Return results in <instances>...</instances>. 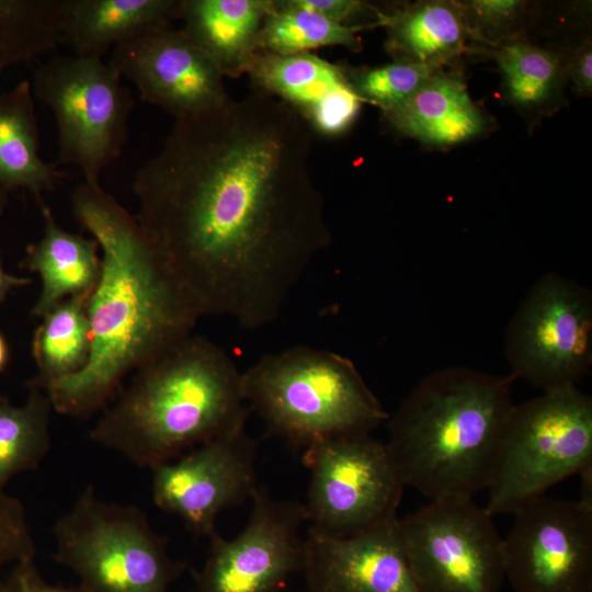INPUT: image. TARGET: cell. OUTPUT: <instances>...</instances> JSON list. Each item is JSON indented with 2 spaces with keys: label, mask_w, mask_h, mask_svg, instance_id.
Segmentation results:
<instances>
[{
  "label": "cell",
  "mask_w": 592,
  "mask_h": 592,
  "mask_svg": "<svg viewBox=\"0 0 592 592\" xmlns=\"http://www.w3.org/2000/svg\"><path fill=\"white\" fill-rule=\"evenodd\" d=\"M314 133L254 90L175 119L136 172L135 216L201 317L257 330L275 321L331 242L309 168Z\"/></svg>",
  "instance_id": "1"
},
{
  "label": "cell",
  "mask_w": 592,
  "mask_h": 592,
  "mask_svg": "<svg viewBox=\"0 0 592 592\" xmlns=\"http://www.w3.org/2000/svg\"><path fill=\"white\" fill-rule=\"evenodd\" d=\"M71 206L102 254L88 303L90 354L78 373L44 390L57 412L87 417L107 402L127 374L191 335L200 318L136 217L100 183L79 184Z\"/></svg>",
  "instance_id": "2"
},
{
  "label": "cell",
  "mask_w": 592,
  "mask_h": 592,
  "mask_svg": "<svg viewBox=\"0 0 592 592\" xmlns=\"http://www.w3.org/2000/svg\"><path fill=\"white\" fill-rule=\"evenodd\" d=\"M242 373L216 343L189 335L135 372L90 439L152 468L246 426Z\"/></svg>",
  "instance_id": "3"
},
{
  "label": "cell",
  "mask_w": 592,
  "mask_h": 592,
  "mask_svg": "<svg viewBox=\"0 0 592 592\" xmlns=\"http://www.w3.org/2000/svg\"><path fill=\"white\" fill-rule=\"evenodd\" d=\"M513 380L465 366L422 378L387 420L385 444L405 487L430 501L487 489L514 405Z\"/></svg>",
  "instance_id": "4"
},
{
  "label": "cell",
  "mask_w": 592,
  "mask_h": 592,
  "mask_svg": "<svg viewBox=\"0 0 592 592\" xmlns=\"http://www.w3.org/2000/svg\"><path fill=\"white\" fill-rule=\"evenodd\" d=\"M242 387L267 433L297 448L371 433L389 418L350 358L308 345L262 356L242 373Z\"/></svg>",
  "instance_id": "5"
},
{
  "label": "cell",
  "mask_w": 592,
  "mask_h": 592,
  "mask_svg": "<svg viewBox=\"0 0 592 592\" xmlns=\"http://www.w3.org/2000/svg\"><path fill=\"white\" fill-rule=\"evenodd\" d=\"M592 466V398L576 385L513 405L485 506L513 514Z\"/></svg>",
  "instance_id": "6"
},
{
  "label": "cell",
  "mask_w": 592,
  "mask_h": 592,
  "mask_svg": "<svg viewBox=\"0 0 592 592\" xmlns=\"http://www.w3.org/2000/svg\"><path fill=\"white\" fill-rule=\"evenodd\" d=\"M57 562L80 578L81 592H168L185 563L135 505L106 502L87 487L54 526Z\"/></svg>",
  "instance_id": "7"
},
{
  "label": "cell",
  "mask_w": 592,
  "mask_h": 592,
  "mask_svg": "<svg viewBox=\"0 0 592 592\" xmlns=\"http://www.w3.org/2000/svg\"><path fill=\"white\" fill-rule=\"evenodd\" d=\"M32 90L54 114L58 162L100 183L128 137L134 100L123 78L101 57L57 55L37 69Z\"/></svg>",
  "instance_id": "8"
},
{
  "label": "cell",
  "mask_w": 592,
  "mask_h": 592,
  "mask_svg": "<svg viewBox=\"0 0 592 592\" xmlns=\"http://www.w3.org/2000/svg\"><path fill=\"white\" fill-rule=\"evenodd\" d=\"M398 531L421 592H501L503 537L474 498L430 501L398 519Z\"/></svg>",
  "instance_id": "9"
},
{
  "label": "cell",
  "mask_w": 592,
  "mask_h": 592,
  "mask_svg": "<svg viewBox=\"0 0 592 592\" xmlns=\"http://www.w3.org/2000/svg\"><path fill=\"white\" fill-rule=\"evenodd\" d=\"M303 460L310 471L304 505L316 530L350 537L398 517L405 485L386 444L371 433L316 442Z\"/></svg>",
  "instance_id": "10"
},
{
  "label": "cell",
  "mask_w": 592,
  "mask_h": 592,
  "mask_svg": "<svg viewBox=\"0 0 592 592\" xmlns=\"http://www.w3.org/2000/svg\"><path fill=\"white\" fill-rule=\"evenodd\" d=\"M511 376L549 391L571 385L592 364V294L556 272L540 276L505 331Z\"/></svg>",
  "instance_id": "11"
},
{
  "label": "cell",
  "mask_w": 592,
  "mask_h": 592,
  "mask_svg": "<svg viewBox=\"0 0 592 592\" xmlns=\"http://www.w3.org/2000/svg\"><path fill=\"white\" fill-rule=\"evenodd\" d=\"M503 537L514 592H592V508L542 496L515 513Z\"/></svg>",
  "instance_id": "12"
},
{
  "label": "cell",
  "mask_w": 592,
  "mask_h": 592,
  "mask_svg": "<svg viewBox=\"0 0 592 592\" xmlns=\"http://www.w3.org/2000/svg\"><path fill=\"white\" fill-rule=\"evenodd\" d=\"M251 499L249 521L235 538L209 537L205 565L193 572L196 592H277L303 570L305 505L274 500L261 488Z\"/></svg>",
  "instance_id": "13"
},
{
  "label": "cell",
  "mask_w": 592,
  "mask_h": 592,
  "mask_svg": "<svg viewBox=\"0 0 592 592\" xmlns=\"http://www.w3.org/2000/svg\"><path fill=\"white\" fill-rule=\"evenodd\" d=\"M257 442L246 426L204 442L175 462L151 468L152 500L196 535L216 533L218 514L252 498Z\"/></svg>",
  "instance_id": "14"
},
{
  "label": "cell",
  "mask_w": 592,
  "mask_h": 592,
  "mask_svg": "<svg viewBox=\"0 0 592 592\" xmlns=\"http://www.w3.org/2000/svg\"><path fill=\"white\" fill-rule=\"evenodd\" d=\"M109 62L136 86L144 101L174 121L208 112L230 99L217 66L171 24L115 46Z\"/></svg>",
  "instance_id": "15"
},
{
  "label": "cell",
  "mask_w": 592,
  "mask_h": 592,
  "mask_svg": "<svg viewBox=\"0 0 592 592\" xmlns=\"http://www.w3.org/2000/svg\"><path fill=\"white\" fill-rule=\"evenodd\" d=\"M398 519L367 532L337 537L309 526L304 538L311 592H421L398 531Z\"/></svg>",
  "instance_id": "16"
},
{
  "label": "cell",
  "mask_w": 592,
  "mask_h": 592,
  "mask_svg": "<svg viewBox=\"0 0 592 592\" xmlns=\"http://www.w3.org/2000/svg\"><path fill=\"white\" fill-rule=\"evenodd\" d=\"M247 75L257 90L293 110L321 136H338L356 118L363 101L345 69L312 53L275 54L259 50Z\"/></svg>",
  "instance_id": "17"
},
{
  "label": "cell",
  "mask_w": 592,
  "mask_h": 592,
  "mask_svg": "<svg viewBox=\"0 0 592 592\" xmlns=\"http://www.w3.org/2000/svg\"><path fill=\"white\" fill-rule=\"evenodd\" d=\"M272 0H179L181 30L217 66L238 77L259 52V36Z\"/></svg>",
  "instance_id": "18"
},
{
  "label": "cell",
  "mask_w": 592,
  "mask_h": 592,
  "mask_svg": "<svg viewBox=\"0 0 592 592\" xmlns=\"http://www.w3.org/2000/svg\"><path fill=\"white\" fill-rule=\"evenodd\" d=\"M386 48L395 60L423 64L436 69L473 50L478 42L462 2L420 1L385 12Z\"/></svg>",
  "instance_id": "19"
},
{
  "label": "cell",
  "mask_w": 592,
  "mask_h": 592,
  "mask_svg": "<svg viewBox=\"0 0 592 592\" xmlns=\"http://www.w3.org/2000/svg\"><path fill=\"white\" fill-rule=\"evenodd\" d=\"M383 114L400 134L435 146L471 139L487 128L486 117L463 80L443 70L431 76L406 102Z\"/></svg>",
  "instance_id": "20"
},
{
  "label": "cell",
  "mask_w": 592,
  "mask_h": 592,
  "mask_svg": "<svg viewBox=\"0 0 592 592\" xmlns=\"http://www.w3.org/2000/svg\"><path fill=\"white\" fill-rule=\"evenodd\" d=\"M44 232L26 250L23 266L39 275L42 288L32 315L44 317L67 298L91 294L101 273L96 241L65 230L41 202Z\"/></svg>",
  "instance_id": "21"
},
{
  "label": "cell",
  "mask_w": 592,
  "mask_h": 592,
  "mask_svg": "<svg viewBox=\"0 0 592 592\" xmlns=\"http://www.w3.org/2000/svg\"><path fill=\"white\" fill-rule=\"evenodd\" d=\"M179 0H65L62 39L73 54L101 57L110 47L178 19Z\"/></svg>",
  "instance_id": "22"
},
{
  "label": "cell",
  "mask_w": 592,
  "mask_h": 592,
  "mask_svg": "<svg viewBox=\"0 0 592 592\" xmlns=\"http://www.w3.org/2000/svg\"><path fill=\"white\" fill-rule=\"evenodd\" d=\"M32 83L23 80L0 93V189L26 190L39 200L61 178L41 157Z\"/></svg>",
  "instance_id": "23"
},
{
  "label": "cell",
  "mask_w": 592,
  "mask_h": 592,
  "mask_svg": "<svg viewBox=\"0 0 592 592\" xmlns=\"http://www.w3.org/2000/svg\"><path fill=\"white\" fill-rule=\"evenodd\" d=\"M494 57L505 98L526 118L535 122L561 106L568 80L562 54L519 39L497 47Z\"/></svg>",
  "instance_id": "24"
},
{
  "label": "cell",
  "mask_w": 592,
  "mask_h": 592,
  "mask_svg": "<svg viewBox=\"0 0 592 592\" xmlns=\"http://www.w3.org/2000/svg\"><path fill=\"white\" fill-rule=\"evenodd\" d=\"M90 295L67 298L42 317L32 341L37 374L29 384L44 389L86 365L91 346Z\"/></svg>",
  "instance_id": "25"
},
{
  "label": "cell",
  "mask_w": 592,
  "mask_h": 592,
  "mask_svg": "<svg viewBox=\"0 0 592 592\" xmlns=\"http://www.w3.org/2000/svg\"><path fill=\"white\" fill-rule=\"evenodd\" d=\"M29 389L21 406L0 398V492L15 475L35 469L49 449L53 406L44 389Z\"/></svg>",
  "instance_id": "26"
},
{
  "label": "cell",
  "mask_w": 592,
  "mask_h": 592,
  "mask_svg": "<svg viewBox=\"0 0 592 592\" xmlns=\"http://www.w3.org/2000/svg\"><path fill=\"white\" fill-rule=\"evenodd\" d=\"M65 0H0V75L55 48Z\"/></svg>",
  "instance_id": "27"
},
{
  "label": "cell",
  "mask_w": 592,
  "mask_h": 592,
  "mask_svg": "<svg viewBox=\"0 0 592 592\" xmlns=\"http://www.w3.org/2000/svg\"><path fill=\"white\" fill-rule=\"evenodd\" d=\"M356 32L293 0H272L258 45L259 50L284 55L311 53L325 46H344L357 52L362 44Z\"/></svg>",
  "instance_id": "28"
},
{
  "label": "cell",
  "mask_w": 592,
  "mask_h": 592,
  "mask_svg": "<svg viewBox=\"0 0 592 592\" xmlns=\"http://www.w3.org/2000/svg\"><path fill=\"white\" fill-rule=\"evenodd\" d=\"M440 70L423 64L394 60L383 66L345 69V72L363 102H371L386 112L406 102Z\"/></svg>",
  "instance_id": "29"
},
{
  "label": "cell",
  "mask_w": 592,
  "mask_h": 592,
  "mask_svg": "<svg viewBox=\"0 0 592 592\" xmlns=\"http://www.w3.org/2000/svg\"><path fill=\"white\" fill-rule=\"evenodd\" d=\"M478 42L499 47L522 39L528 3L521 0H471L462 2Z\"/></svg>",
  "instance_id": "30"
},
{
  "label": "cell",
  "mask_w": 592,
  "mask_h": 592,
  "mask_svg": "<svg viewBox=\"0 0 592 592\" xmlns=\"http://www.w3.org/2000/svg\"><path fill=\"white\" fill-rule=\"evenodd\" d=\"M36 547L22 502L0 492V570L9 562L34 559ZM0 592H8L0 577Z\"/></svg>",
  "instance_id": "31"
},
{
  "label": "cell",
  "mask_w": 592,
  "mask_h": 592,
  "mask_svg": "<svg viewBox=\"0 0 592 592\" xmlns=\"http://www.w3.org/2000/svg\"><path fill=\"white\" fill-rule=\"evenodd\" d=\"M297 5L357 32L382 25L385 11L361 0H293Z\"/></svg>",
  "instance_id": "32"
},
{
  "label": "cell",
  "mask_w": 592,
  "mask_h": 592,
  "mask_svg": "<svg viewBox=\"0 0 592 592\" xmlns=\"http://www.w3.org/2000/svg\"><path fill=\"white\" fill-rule=\"evenodd\" d=\"M568 80L580 95L592 92V45L591 41L578 44L569 53L562 54Z\"/></svg>",
  "instance_id": "33"
},
{
  "label": "cell",
  "mask_w": 592,
  "mask_h": 592,
  "mask_svg": "<svg viewBox=\"0 0 592 592\" xmlns=\"http://www.w3.org/2000/svg\"><path fill=\"white\" fill-rule=\"evenodd\" d=\"M8 592H81L47 583L37 570L34 559L15 563L5 581Z\"/></svg>",
  "instance_id": "34"
},
{
  "label": "cell",
  "mask_w": 592,
  "mask_h": 592,
  "mask_svg": "<svg viewBox=\"0 0 592 592\" xmlns=\"http://www.w3.org/2000/svg\"><path fill=\"white\" fill-rule=\"evenodd\" d=\"M30 282L29 278L11 275L5 272L0 259V303L4 300L12 288L24 286Z\"/></svg>",
  "instance_id": "35"
},
{
  "label": "cell",
  "mask_w": 592,
  "mask_h": 592,
  "mask_svg": "<svg viewBox=\"0 0 592 592\" xmlns=\"http://www.w3.org/2000/svg\"><path fill=\"white\" fill-rule=\"evenodd\" d=\"M579 501L592 508V466L583 469L580 474Z\"/></svg>",
  "instance_id": "36"
},
{
  "label": "cell",
  "mask_w": 592,
  "mask_h": 592,
  "mask_svg": "<svg viewBox=\"0 0 592 592\" xmlns=\"http://www.w3.org/2000/svg\"><path fill=\"white\" fill-rule=\"evenodd\" d=\"M9 360V346L5 338L0 332V373L4 369Z\"/></svg>",
  "instance_id": "37"
},
{
  "label": "cell",
  "mask_w": 592,
  "mask_h": 592,
  "mask_svg": "<svg viewBox=\"0 0 592 592\" xmlns=\"http://www.w3.org/2000/svg\"><path fill=\"white\" fill-rule=\"evenodd\" d=\"M8 194L9 193L0 189V218L2 217L8 203Z\"/></svg>",
  "instance_id": "38"
}]
</instances>
